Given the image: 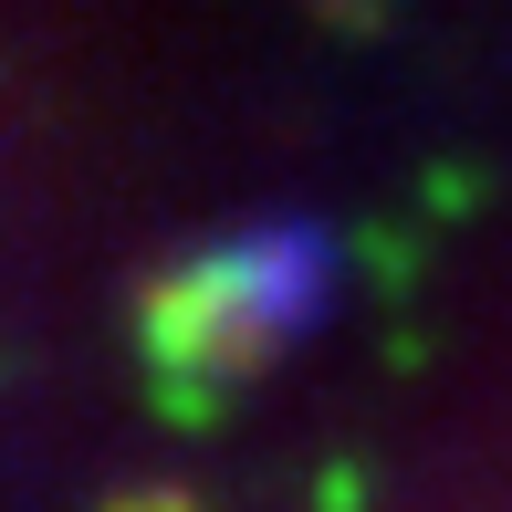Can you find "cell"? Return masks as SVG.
Listing matches in <instances>:
<instances>
[{
    "mask_svg": "<svg viewBox=\"0 0 512 512\" xmlns=\"http://www.w3.org/2000/svg\"><path fill=\"white\" fill-rule=\"evenodd\" d=\"M324 283H335V251H324L314 220H272V230H241L220 241L209 262H189L168 293H157L147 335L168 366H251L272 356L283 335H304L324 314Z\"/></svg>",
    "mask_w": 512,
    "mask_h": 512,
    "instance_id": "obj_1",
    "label": "cell"
}]
</instances>
